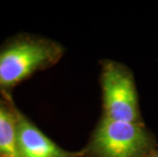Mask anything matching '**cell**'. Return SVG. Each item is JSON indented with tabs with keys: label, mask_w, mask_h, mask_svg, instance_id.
I'll return each mask as SVG.
<instances>
[{
	"label": "cell",
	"mask_w": 158,
	"mask_h": 157,
	"mask_svg": "<svg viewBox=\"0 0 158 157\" xmlns=\"http://www.w3.org/2000/svg\"><path fill=\"white\" fill-rule=\"evenodd\" d=\"M105 118L141 123L134 78L126 66L115 61L104 62L101 73Z\"/></svg>",
	"instance_id": "3957f363"
},
{
	"label": "cell",
	"mask_w": 158,
	"mask_h": 157,
	"mask_svg": "<svg viewBox=\"0 0 158 157\" xmlns=\"http://www.w3.org/2000/svg\"><path fill=\"white\" fill-rule=\"evenodd\" d=\"M15 116L19 148L23 157H83L85 152H72L62 149L48 138L35 123L12 105Z\"/></svg>",
	"instance_id": "277c9868"
},
{
	"label": "cell",
	"mask_w": 158,
	"mask_h": 157,
	"mask_svg": "<svg viewBox=\"0 0 158 157\" xmlns=\"http://www.w3.org/2000/svg\"><path fill=\"white\" fill-rule=\"evenodd\" d=\"M153 141L142 122L103 116L94 132L88 152L95 157H142L152 151Z\"/></svg>",
	"instance_id": "7a4b0ae2"
},
{
	"label": "cell",
	"mask_w": 158,
	"mask_h": 157,
	"mask_svg": "<svg viewBox=\"0 0 158 157\" xmlns=\"http://www.w3.org/2000/svg\"><path fill=\"white\" fill-rule=\"evenodd\" d=\"M12 96L0 97V157H23L19 148Z\"/></svg>",
	"instance_id": "5b68a950"
},
{
	"label": "cell",
	"mask_w": 158,
	"mask_h": 157,
	"mask_svg": "<svg viewBox=\"0 0 158 157\" xmlns=\"http://www.w3.org/2000/svg\"><path fill=\"white\" fill-rule=\"evenodd\" d=\"M142 157H158V150H152V151H150Z\"/></svg>",
	"instance_id": "8992f818"
},
{
	"label": "cell",
	"mask_w": 158,
	"mask_h": 157,
	"mask_svg": "<svg viewBox=\"0 0 158 157\" xmlns=\"http://www.w3.org/2000/svg\"><path fill=\"white\" fill-rule=\"evenodd\" d=\"M64 49L51 39L18 34L0 44V97H11L12 90L36 72L56 64Z\"/></svg>",
	"instance_id": "6da1fadb"
}]
</instances>
